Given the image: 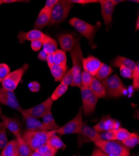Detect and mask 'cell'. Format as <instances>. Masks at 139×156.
Wrapping results in <instances>:
<instances>
[{
  "mask_svg": "<svg viewBox=\"0 0 139 156\" xmlns=\"http://www.w3.org/2000/svg\"><path fill=\"white\" fill-rule=\"evenodd\" d=\"M53 101L49 97L45 101L42 102L33 108L23 109L24 112H26L27 114L34 117V118L38 119L43 118V117L51 111V108L53 106Z\"/></svg>",
  "mask_w": 139,
  "mask_h": 156,
  "instance_id": "obj_12",
  "label": "cell"
},
{
  "mask_svg": "<svg viewBox=\"0 0 139 156\" xmlns=\"http://www.w3.org/2000/svg\"><path fill=\"white\" fill-rule=\"evenodd\" d=\"M50 14L44 8L41 9L40 13L36 20L34 27L36 30H41L46 27L50 23Z\"/></svg>",
  "mask_w": 139,
  "mask_h": 156,
  "instance_id": "obj_22",
  "label": "cell"
},
{
  "mask_svg": "<svg viewBox=\"0 0 139 156\" xmlns=\"http://www.w3.org/2000/svg\"><path fill=\"white\" fill-rule=\"evenodd\" d=\"M31 156H43V155L40 153H39L38 152L34 151L33 152H32Z\"/></svg>",
  "mask_w": 139,
  "mask_h": 156,
  "instance_id": "obj_52",
  "label": "cell"
},
{
  "mask_svg": "<svg viewBox=\"0 0 139 156\" xmlns=\"http://www.w3.org/2000/svg\"><path fill=\"white\" fill-rule=\"evenodd\" d=\"M54 63L60 66H66L67 56L66 52L61 49H57L53 53Z\"/></svg>",
  "mask_w": 139,
  "mask_h": 156,
  "instance_id": "obj_29",
  "label": "cell"
},
{
  "mask_svg": "<svg viewBox=\"0 0 139 156\" xmlns=\"http://www.w3.org/2000/svg\"><path fill=\"white\" fill-rule=\"evenodd\" d=\"M68 89V86H66L65 84H63L61 83L54 90L52 95L50 96V98L54 101L57 100L59 98H60L63 94H64Z\"/></svg>",
  "mask_w": 139,
  "mask_h": 156,
  "instance_id": "obj_32",
  "label": "cell"
},
{
  "mask_svg": "<svg viewBox=\"0 0 139 156\" xmlns=\"http://www.w3.org/2000/svg\"><path fill=\"white\" fill-rule=\"evenodd\" d=\"M73 3L66 0H58L50 13V24L52 25L62 23L68 16Z\"/></svg>",
  "mask_w": 139,
  "mask_h": 156,
  "instance_id": "obj_5",
  "label": "cell"
},
{
  "mask_svg": "<svg viewBox=\"0 0 139 156\" xmlns=\"http://www.w3.org/2000/svg\"><path fill=\"white\" fill-rule=\"evenodd\" d=\"M8 142L6 129L4 127L0 128V150L3 149Z\"/></svg>",
  "mask_w": 139,
  "mask_h": 156,
  "instance_id": "obj_39",
  "label": "cell"
},
{
  "mask_svg": "<svg viewBox=\"0 0 139 156\" xmlns=\"http://www.w3.org/2000/svg\"><path fill=\"white\" fill-rule=\"evenodd\" d=\"M10 73V68L5 63L0 64V79L3 80Z\"/></svg>",
  "mask_w": 139,
  "mask_h": 156,
  "instance_id": "obj_40",
  "label": "cell"
},
{
  "mask_svg": "<svg viewBox=\"0 0 139 156\" xmlns=\"http://www.w3.org/2000/svg\"><path fill=\"white\" fill-rule=\"evenodd\" d=\"M122 144L129 149L134 148L139 143V137L136 133H130L129 137L121 142Z\"/></svg>",
  "mask_w": 139,
  "mask_h": 156,
  "instance_id": "obj_31",
  "label": "cell"
},
{
  "mask_svg": "<svg viewBox=\"0 0 139 156\" xmlns=\"http://www.w3.org/2000/svg\"><path fill=\"white\" fill-rule=\"evenodd\" d=\"M74 81V76H73V72L72 68L69 69L66 74L64 75V77L62 78V80L61 81V83L65 84L66 86H69L72 84Z\"/></svg>",
  "mask_w": 139,
  "mask_h": 156,
  "instance_id": "obj_38",
  "label": "cell"
},
{
  "mask_svg": "<svg viewBox=\"0 0 139 156\" xmlns=\"http://www.w3.org/2000/svg\"><path fill=\"white\" fill-rule=\"evenodd\" d=\"M112 3H113V4L114 6H116L117 4L124 2V1H120V0H112Z\"/></svg>",
  "mask_w": 139,
  "mask_h": 156,
  "instance_id": "obj_51",
  "label": "cell"
},
{
  "mask_svg": "<svg viewBox=\"0 0 139 156\" xmlns=\"http://www.w3.org/2000/svg\"><path fill=\"white\" fill-rule=\"evenodd\" d=\"M43 40H34L31 41V48L34 51H38L43 48Z\"/></svg>",
  "mask_w": 139,
  "mask_h": 156,
  "instance_id": "obj_43",
  "label": "cell"
},
{
  "mask_svg": "<svg viewBox=\"0 0 139 156\" xmlns=\"http://www.w3.org/2000/svg\"><path fill=\"white\" fill-rule=\"evenodd\" d=\"M46 144L57 151L59 149H64L66 147L64 143L57 135L54 134L47 141Z\"/></svg>",
  "mask_w": 139,
  "mask_h": 156,
  "instance_id": "obj_30",
  "label": "cell"
},
{
  "mask_svg": "<svg viewBox=\"0 0 139 156\" xmlns=\"http://www.w3.org/2000/svg\"><path fill=\"white\" fill-rule=\"evenodd\" d=\"M89 89L97 99L104 98L107 96V93L102 82H100V81L98 80L95 77L92 78Z\"/></svg>",
  "mask_w": 139,
  "mask_h": 156,
  "instance_id": "obj_21",
  "label": "cell"
},
{
  "mask_svg": "<svg viewBox=\"0 0 139 156\" xmlns=\"http://www.w3.org/2000/svg\"><path fill=\"white\" fill-rule=\"evenodd\" d=\"M21 114L26 122V131H47V129L44 125V124L41 122L38 119L34 117L27 114L23 110L21 112Z\"/></svg>",
  "mask_w": 139,
  "mask_h": 156,
  "instance_id": "obj_14",
  "label": "cell"
},
{
  "mask_svg": "<svg viewBox=\"0 0 139 156\" xmlns=\"http://www.w3.org/2000/svg\"><path fill=\"white\" fill-rule=\"evenodd\" d=\"M47 54L46 53V52L42 49L40 51V53H38V55H37V58L38 59L42 61H44L46 60V58H47Z\"/></svg>",
  "mask_w": 139,
  "mask_h": 156,
  "instance_id": "obj_48",
  "label": "cell"
},
{
  "mask_svg": "<svg viewBox=\"0 0 139 156\" xmlns=\"http://www.w3.org/2000/svg\"><path fill=\"white\" fill-rule=\"evenodd\" d=\"M93 76L88 72L83 71L81 74V86L86 87H89L92 82Z\"/></svg>",
  "mask_w": 139,
  "mask_h": 156,
  "instance_id": "obj_35",
  "label": "cell"
},
{
  "mask_svg": "<svg viewBox=\"0 0 139 156\" xmlns=\"http://www.w3.org/2000/svg\"><path fill=\"white\" fill-rule=\"evenodd\" d=\"M43 123L47 131H56L60 126L56 122L51 112H49L43 117Z\"/></svg>",
  "mask_w": 139,
  "mask_h": 156,
  "instance_id": "obj_27",
  "label": "cell"
},
{
  "mask_svg": "<svg viewBox=\"0 0 139 156\" xmlns=\"http://www.w3.org/2000/svg\"><path fill=\"white\" fill-rule=\"evenodd\" d=\"M130 134V133L127 129L119 127L116 130V140L117 141H123L127 139Z\"/></svg>",
  "mask_w": 139,
  "mask_h": 156,
  "instance_id": "obj_34",
  "label": "cell"
},
{
  "mask_svg": "<svg viewBox=\"0 0 139 156\" xmlns=\"http://www.w3.org/2000/svg\"><path fill=\"white\" fill-rule=\"evenodd\" d=\"M57 49V43L53 37L46 35L43 41V49L47 54L54 53Z\"/></svg>",
  "mask_w": 139,
  "mask_h": 156,
  "instance_id": "obj_25",
  "label": "cell"
},
{
  "mask_svg": "<svg viewBox=\"0 0 139 156\" xmlns=\"http://www.w3.org/2000/svg\"><path fill=\"white\" fill-rule=\"evenodd\" d=\"M112 72H113V69L110 66L103 62L100 69H99L98 72L95 76V77L97 78V79L99 81L104 80L106 79V78L108 77L109 76H110V74L112 73Z\"/></svg>",
  "mask_w": 139,
  "mask_h": 156,
  "instance_id": "obj_28",
  "label": "cell"
},
{
  "mask_svg": "<svg viewBox=\"0 0 139 156\" xmlns=\"http://www.w3.org/2000/svg\"><path fill=\"white\" fill-rule=\"evenodd\" d=\"M2 81H3V80H2V79H0V83H1L2 82Z\"/></svg>",
  "mask_w": 139,
  "mask_h": 156,
  "instance_id": "obj_56",
  "label": "cell"
},
{
  "mask_svg": "<svg viewBox=\"0 0 139 156\" xmlns=\"http://www.w3.org/2000/svg\"><path fill=\"white\" fill-rule=\"evenodd\" d=\"M30 66L28 64H24L18 69L10 72L9 74L3 80L2 83L3 87L14 91L18 87L23 76L26 73Z\"/></svg>",
  "mask_w": 139,
  "mask_h": 156,
  "instance_id": "obj_7",
  "label": "cell"
},
{
  "mask_svg": "<svg viewBox=\"0 0 139 156\" xmlns=\"http://www.w3.org/2000/svg\"><path fill=\"white\" fill-rule=\"evenodd\" d=\"M46 34L38 30H32L27 32L20 31L18 34L17 38L19 43H24L25 41H32L34 40H43Z\"/></svg>",
  "mask_w": 139,
  "mask_h": 156,
  "instance_id": "obj_17",
  "label": "cell"
},
{
  "mask_svg": "<svg viewBox=\"0 0 139 156\" xmlns=\"http://www.w3.org/2000/svg\"><path fill=\"white\" fill-rule=\"evenodd\" d=\"M1 115H2V108L0 107V117H1Z\"/></svg>",
  "mask_w": 139,
  "mask_h": 156,
  "instance_id": "obj_55",
  "label": "cell"
},
{
  "mask_svg": "<svg viewBox=\"0 0 139 156\" xmlns=\"http://www.w3.org/2000/svg\"><path fill=\"white\" fill-rule=\"evenodd\" d=\"M101 6V15H102L105 25L107 27L110 24L112 20V15L114 5L112 0H100L99 2Z\"/></svg>",
  "mask_w": 139,
  "mask_h": 156,
  "instance_id": "obj_16",
  "label": "cell"
},
{
  "mask_svg": "<svg viewBox=\"0 0 139 156\" xmlns=\"http://www.w3.org/2000/svg\"><path fill=\"white\" fill-rule=\"evenodd\" d=\"M110 64L112 67L120 68L121 66H124L130 69L132 71L135 69L137 66V64L133 60L123 56H117L111 61Z\"/></svg>",
  "mask_w": 139,
  "mask_h": 156,
  "instance_id": "obj_20",
  "label": "cell"
},
{
  "mask_svg": "<svg viewBox=\"0 0 139 156\" xmlns=\"http://www.w3.org/2000/svg\"><path fill=\"white\" fill-rule=\"evenodd\" d=\"M1 118L3 127L8 129L15 136L21 134V124L16 118H11L5 115H2Z\"/></svg>",
  "mask_w": 139,
  "mask_h": 156,
  "instance_id": "obj_18",
  "label": "cell"
},
{
  "mask_svg": "<svg viewBox=\"0 0 139 156\" xmlns=\"http://www.w3.org/2000/svg\"><path fill=\"white\" fill-rule=\"evenodd\" d=\"M81 94L82 101V111L85 114L89 115L95 111L98 99L95 96L89 87L81 86Z\"/></svg>",
  "mask_w": 139,
  "mask_h": 156,
  "instance_id": "obj_8",
  "label": "cell"
},
{
  "mask_svg": "<svg viewBox=\"0 0 139 156\" xmlns=\"http://www.w3.org/2000/svg\"><path fill=\"white\" fill-rule=\"evenodd\" d=\"M82 108H80L78 114L72 120L56 130V133L61 135L78 134L84 122L82 119Z\"/></svg>",
  "mask_w": 139,
  "mask_h": 156,
  "instance_id": "obj_9",
  "label": "cell"
},
{
  "mask_svg": "<svg viewBox=\"0 0 139 156\" xmlns=\"http://www.w3.org/2000/svg\"><path fill=\"white\" fill-rule=\"evenodd\" d=\"M74 156H75V155H74Z\"/></svg>",
  "mask_w": 139,
  "mask_h": 156,
  "instance_id": "obj_58",
  "label": "cell"
},
{
  "mask_svg": "<svg viewBox=\"0 0 139 156\" xmlns=\"http://www.w3.org/2000/svg\"><path fill=\"white\" fill-rule=\"evenodd\" d=\"M70 55L72 61V72L74 81L71 84L72 87L81 86V74L83 71L82 59L83 54L79 40H76L75 43L70 51Z\"/></svg>",
  "mask_w": 139,
  "mask_h": 156,
  "instance_id": "obj_2",
  "label": "cell"
},
{
  "mask_svg": "<svg viewBox=\"0 0 139 156\" xmlns=\"http://www.w3.org/2000/svg\"><path fill=\"white\" fill-rule=\"evenodd\" d=\"M58 41L61 50L66 52L72 49L76 40L71 34H59L58 35Z\"/></svg>",
  "mask_w": 139,
  "mask_h": 156,
  "instance_id": "obj_19",
  "label": "cell"
},
{
  "mask_svg": "<svg viewBox=\"0 0 139 156\" xmlns=\"http://www.w3.org/2000/svg\"><path fill=\"white\" fill-rule=\"evenodd\" d=\"M2 127H3V124L1 121H0V128H2Z\"/></svg>",
  "mask_w": 139,
  "mask_h": 156,
  "instance_id": "obj_53",
  "label": "cell"
},
{
  "mask_svg": "<svg viewBox=\"0 0 139 156\" xmlns=\"http://www.w3.org/2000/svg\"><path fill=\"white\" fill-rule=\"evenodd\" d=\"M0 103L20 112L23 110L19 105L14 91L6 89L3 87H0Z\"/></svg>",
  "mask_w": 139,
  "mask_h": 156,
  "instance_id": "obj_11",
  "label": "cell"
},
{
  "mask_svg": "<svg viewBox=\"0 0 139 156\" xmlns=\"http://www.w3.org/2000/svg\"><path fill=\"white\" fill-rule=\"evenodd\" d=\"M116 130H110V131L100 133V139L106 140H116Z\"/></svg>",
  "mask_w": 139,
  "mask_h": 156,
  "instance_id": "obj_36",
  "label": "cell"
},
{
  "mask_svg": "<svg viewBox=\"0 0 139 156\" xmlns=\"http://www.w3.org/2000/svg\"><path fill=\"white\" fill-rule=\"evenodd\" d=\"M15 137L18 147L19 156H31L33 151L24 141L21 134L16 135Z\"/></svg>",
  "mask_w": 139,
  "mask_h": 156,
  "instance_id": "obj_24",
  "label": "cell"
},
{
  "mask_svg": "<svg viewBox=\"0 0 139 156\" xmlns=\"http://www.w3.org/2000/svg\"><path fill=\"white\" fill-rule=\"evenodd\" d=\"M67 66H60V65L54 64L53 66L50 68V73L54 77L56 81H61L62 78L68 72Z\"/></svg>",
  "mask_w": 139,
  "mask_h": 156,
  "instance_id": "obj_26",
  "label": "cell"
},
{
  "mask_svg": "<svg viewBox=\"0 0 139 156\" xmlns=\"http://www.w3.org/2000/svg\"><path fill=\"white\" fill-rule=\"evenodd\" d=\"M120 127V123L116 119H112L110 115H106L96 124L93 128L99 133L110 131V130L117 129Z\"/></svg>",
  "mask_w": 139,
  "mask_h": 156,
  "instance_id": "obj_13",
  "label": "cell"
},
{
  "mask_svg": "<svg viewBox=\"0 0 139 156\" xmlns=\"http://www.w3.org/2000/svg\"><path fill=\"white\" fill-rule=\"evenodd\" d=\"M102 64L103 62L93 56H89L82 59V68L84 70L90 73L93 77H95Z\"/></svg>",
  "mask_w": 139,
  "mask_h": 156,
  "instance_id": "obj_15",
  "label": "cell"
},
{
  "mask_svg": "<svg viewBox=\"0 0 139 156\" xmlns=\"http://www.w3.org/2000/svg\"><path fill=\"white\" fill-rule=\"evenodd\" d=\"M57 1L58 0H47V1L46 2L45 5L43 8L50 14L51 13L52 9H53L54 6L57 3Z\"/></svg>",
  "mask_w": 139,
  "mask_h": 156,
  "instance_id": "obj_42",
  "label": "cell"
},
{
  "mask_svg": "<svg viewBox=\"0 0 139 156\" xmlns=\"http://www.w3.org/2000/svg\"><path fill=\"white\" fill-rule=\"evenodd\" d=\"M102 83L107 93L112 98H119L125 93V86L117 74L109 76L103 80Z\"/></svg>",
  "mask_w": 139,
  "mask_h": 156,
  "instance_id": "obj_6",
  "label": "cell"
},
{
  "mask_svg": "<svg viewBox=\"0 0 139 156\" xmlns=\"http://www.w3.org/2000/svg\"><path fill=\"white\" fill-rule=\"evenodd\" d=\"M0 156H2V155H0Z\"/></svg>",
  "mask_w": 139,
  "mask_h": 156,
  "instance_id": "obj_57",
  "label": "cell"
},
{
  "mask_svg": "<svg viewBox=\"0 0 139 156\" xmlns=\"http://www.w3.org/2000/svg\"><path fill=\"white\" fill-rule=\"evenodd\" d=\"M2 156H19L18 147L15 140L8 141L6 146L3 149Z\"/></svg>",
  "mask_w": 139,
  "mask_h": 156,
  "instance_id": "obj_23",
  "label": "cell"
},
{
  "mask_svg": "<svg viewBox=\"0 0 139 156\" xmlns=\"http://www.w3.org/2000/svg\"><path fill=\"white\" fill-rule=\"evenodd\" d=\"M28 87L31 91L33 93H36L39 91L40 90V84L39 83H37V81H32L28 84Z\"/></svg>",
  "mask_w": 139,
  "mask_h": 156,
  "instance_id": "obj_44",
  "label": "cell"
},
{
  "mask_svg": "<svg viewBox=\"0 0 139 156\" xmlns=\"http://www.w3.org/2000/svg\"><path fill=\"white\" fill-rule=\"evenodd\" d=\"M47 66L49 68V69L51 68L53 65L54 64V58H53V53L52 54H47L46 60Z\"/></svg>",
  "mask_w": 139,
  "mask_h": 156,
  "instance_id": "obj_46",
  "label": "cell"
},
{
  "mask_svg": "<svg viewBox=\"0 0 139 156\" xmlns=\"http://www.w3.org/2000/svg\"><path fill=\"white\" fill-rule=\"evenodd\" d=\"M56 133V131H26L22 137L32 151L46 144L48 139Z\"/></svg>",
  "mask_w": 139,
  "mask_h": 156,
  "instance_id": "obj_4",
  "label": "cell"
},
{
  "mask_svg": "<svg viewBox=\"0 0 139 156\" xmlns=\"http://www.w3.org/2000/svg\"><path fill=\"white\" fill-rule=\"evenodd\" d=\"M35 151L38 152L43 156H54L57 151L47 144H44L39 148H37Z\"/></svg>",
  "mask_w": 139,
  "mask_h": 156,
  "instance_id": "obj_33",
  "label": "cell"
},
{
  "mask_svg": "<svg viewBox=\"0 0 139 156\" xmlns=\"http://www.w3.org/2000/svg\"><path fill=\"white\" fill-rule=\"evenodd\" d=\"M139 29V16L138 15L137 18V22H136V25H135V31H138Z\"/></svg>",
  "mask_w": 139,
  "mask_h": 156,
  "instance_id": "obj_50",
  "label": "cell"
},
{
  "mask_svg": "<svg viewBox=\"0 0 139 156\" xmlns=\"http://www.w3.org/2000/svg\"><path fill=\"white\" fill-rule=\"evenodd\" d=\"M69 23L87 39L92 49L97 48V44L94 42V37L100 27L99 22L96 25H92L78 18L74 17L69 21Z\"/></svg>",
  "mask_w": 139,
  "mask_h": 156,
  "instance_id": "obj_1",
  "label": "cell"
},
{
  "mask_svg": "<svg viewBox=\"0 0 139 156\" xmlns=\"http://www.w3.org/2000/svg\"><path fill=\"white\" fill-rule=\"evenodd\" d=\"M101 139L100 133L97 132L93 127H91L87 124L83 122V125L79 133H78V144L81 147L85 143L94 142Z\"/></svg>",
  "mask_w": 139,
  "mask_h": 156,
  "instance_id": "obj_10",
  "label": "cell"
},
{
  "mask_svg": "<svg viewBox=\"0 0 139 156\" xmlns=\"http://www.w3.org/2000/svg\"><path fill=\"white\" fill-rule=\"evenodd\" d=\"M137 66L135 69L133 71L132 79L133 80L132 81L133 88L135 89L138 90L139 89V66H138V62H137Z\"/></svg>",
  "mask_w": 139,
  "mask_h": 156,
  "instance_id": "obj_37",
  "label": "cell"
},
{
  "mask_svg": "<svg viewBox=\"0 0 139 156\" xmlns=\"http://www.w3.org/2000/svg\"><path fill=\"white\" fill-rule=\"evenodd\" d=\"M3 3V0H0V5H2Z\"/></svg>",
  "mask_w": 139,
  "mask_h": 156,
  "instance_id": "obj_54",
  "label": "cell"
},
{
  "mask_svg": "<svg viewBox=\"0 0 139 156\" xmlns=\"http://www.w3.org/2000/svg\"><path fill=\"white\" fill-rule=\"evenodd\" d=\"M91 156H110V155H109L105 154L102 151H100L99 149H95Z\"/></svg>",
  "mask_w": 139,
  "mask_h": 156,
  "instance_id": "obj_47",
  "label": "cell"
},
{
  "mask_svg": "<svg viewBox=\"0 0 139 156\" xmlns=\"http://www.w3.org/2000/svg\"><path fill=\"white\" fill-rule=\"evenodd\" d=\"M69 2L72 3H78L82 5H85L89 3H97L99 1H97V0H70Z\"/></svg>",
  "mask_w": 139,
  "mask_h": 156,
  "instance_id": "obj_45",
  "label": "cell"
},
{
  "mask_svg": "<svg viewBox=\"0 0 139 156\" xmlns=\"http://www.w3.org/2000/svg\"><path fill=\"white\" fill-rule=\"evenodd\" d=\"M119 68H120V75L123 77L128 78V79H132L133 71L130 69L124 66H121Z\"/></svg>",
  "mask_w": 139,
  "mask_h": 156,
  "instance_id": "obj_41",
  "label": "cell"
},
{
  "mask_svg": "<svg viewBox=\"0 0 139 156\" xmlns=\"http://www.w3.org/2000/svg\"><path fill=\"white\" fill-rule=\"evenodd\" d=\"M3 3H15V2H29L26 1H21V0H3Z\"/></svg>",
  "mask_w": 139,
  "mask_h": 156,
  "instance_id": "obj_49",
  "label": "cell"
},
{
  "mask_svg": "<svg viewBox=\"0 0 139 156\" xmlns=\"http://www.w3.org/2000/svg\"><path fill=\"white\" fill-rule=\"evenodd\" d=\"M96 147L110 156H130V149L117 140L99 139L94 142Z\"/></svg>",
  "mask_w": 139,
  "mask_h": 156,
  "instance_id": "obj_3",
  "label": "cell"
}]
</instances>
